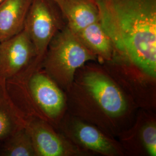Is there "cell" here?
Wrapping results in <instances>:
<instances>
[{
	"label": "cell",
	"instance_id": "6da1fadb",
	"mask_svg": "<svg viewBox=\"0 0 156 156\" xmlns=\"http://www.w3.org/2000/svg\"><path fill=\"white\" fill-rule=\"evenodd\" d=\"M114 55L156 76V0H92Z\"/></svg>",
	"mask_w": 156,
	"mask_h": 156
},
{
	"label": "cell",
	"instance_id": "7a4b0ae2",
	"mask_svg": "<svg viewBox=\"0 0 156 156\" xmlns=\"http://www.w3.org/2000/svg\"><path fill=\"white\" fill-rule=\"evenodd\" d=\"M96 57L66 24L51 39L42 60L45 73L58 86L67 87L76 71Z\"/></svg>",
	"mask_w": 156,
	"mask_h": 156
},
{
	"label": "cell",
	"instance_id": "3957f363",
	"mask_svg": "<svg viewBox=\"0 0 156 156\" xmlns=\"http://www.w3.org/2000/svg\"><path fill=\"white\" fill-rule=\"evenodd\" d=\"M66 24L62 11L53 0H32L24 30L35 47L36 62L43 60L51 39Z\"/></svg>",
	"mask_w": 156,
	"mask_h": 156
},
{
	"label": "cell",
	"instance_id": "277c9868",
	"mask_svg": "<svg viewBox=\"0 0 156 156\" xmlns=\"http://www.w3.org/2000/svg\"><path fill=\"white\" fill-rule=\"evenodd\" d=\"M36 58L35 47L24 29L0 42V79L6 81L15 78Z\"/></svg>",
	"mask_w": 156,
	"mask_h": 156
},
{
	"label": "cell",
	"instance_id": "5b68a950",
	"mask_svg": "<svg viewBox=\"0 0 156 156\" xmlns=\"http://www.w3.org/2000/svg\"><path fill=\"white\" fill-rule=\"evenodd\" d=\"M83 83L106 115L118 117L126 111L127 104L122 91L106 75L97 71L89 72L84 75Z\"/></svg>",
	"mask_w": 156,
	"mask_h": 156
},
{
	"label": "cell",
	"instance_id": "8992f818",
	"mask_svg": "<svg viewBox=\"0 0 156 156\" xmlns=\"http://www.w3.org/2000/svg\"><path fill=\"white\" fill-rule=\"evenodd\" d=\"M30 95L46 117L55 119L65 106V98L58 85L44 71H37L28 82Z\"/></svg>",
	"mask_w": 156,
	"mask_h": 156
},
{
	"label": "cell",
	"instance_id": "52a82bcc",
	"mask_svg": "<svg viewBox=\"0 0 156 156\" xmlns=\"http://www.w3.org/2000/svg\"><path fill=\"white\" fill-rule=\"evenodd\" d=\"M25 126L31 138L36 156H68L80 154L44 121L39 119L26 121Z\"/></svg>",
	"mask_w": 156,
	"mask_h": 156
},
{
	"label": "cell",
	"instance_id": "ba28073f",
	"mask_svg": "<svg viewBox=\"0 0 156 156\" xmlns=\"http://www.w3.org/2000/svg\"><path fill=\"white\" fill-rule=\"evenodd\" d=\"M69 133L72 138L85 149L106 156L119 153L116 144L97 128L87 123L78 120L73 122Z\"/></svg>",
	"mask_w": 156,
	"mask_h": 156
},
{
	"label": "cell",
	"instance_id": "9c48e42d",
	"mask_svg": "<svg viewBox=\"0 0 156 156\" xmlns=\"http://www.w3.org/2000/svg\"><path fill=\"white\" fill-rule=\"evenodd\" d=\"M32 0L0 1V42L22 31Z\"/></svg>",
	"mask_w": 156,
	"mask_h": 156
},
{
	"label": "cell",
	"instance_id": "30bf717a",
	"mask_svg": "<svg viewBox=\"0 0 156 156\" xmlns=\"http://www.w3.org/2000/svg\"><path fill=\"white\" fill-rule=\"evenodd\" d=\"M61 11L74 33L99 22L98 9L92 0H63Z\"/></svg>",
	"mask_w": 156,
	"mask_h": 156
},
{
	"label": "cell",
	"instance_id": "8fae6325",
	"mask_svg": "<svg viewBox=\"0 0 156 156\" xmlns=\"http://www.w3.org/2000/svg\"><path fill=\"white\" fill-rule=\"evenodd\" d=\"M6 81L0 79V142L26 125L24 119L12 101L6 89Z\"/></svg>",
	"mask_w": 156,
	"mask_h": 156
},
{
	"label": "cell",
	"instance_id": "7c38bea8",
	"mask_svg": "<svg viewBox=\"0 0 156 156\" xmlns=\"http://www.w3.org/2000/svg\"><path fill=\"white\" fill-rule=\"evenodd\" d=\"M95 56L110 60L114 56V49L111 39L99 22L93 23L75 33Z\"/></svg>",
	"mask_w": 156,
	"mask_h": 156
},
{
	"label": "cell",
	"instance_id": "4fadbf2b",
	"mask_svg": "<svg viewBox=\"0 0 156 156\" xmlns=\"http://www.w3.org/2000/svg\"><path fill=\"white\" fill-rule=\"evenodd\" d=\"M1 142L0 156H36L33 141L25 126Z\"/></svg>",
	"mask_w": 156,
	"mask_h": 156
},
{
	"label": "cell",
	"instance_id": "5bb4252c",
	"mask_svg": "<svg viewBox=\"0 0 156 156\" xmlns=\"http://www.w3.org/2000/svg\"><path fill=\"white\" fill-rule=\"evenodd\" d=\"M140 140L146 152L156 156V126L154 122L146 124L140 132Z\"/></svg>",
	"mask_w": 156,
	"mask_h": 156
},
{
	"label": "cell",
	"instance_id": "9a60e30c",
	"mask_svg": "<svg viewBox=\"0 0 156 156\" xmlns=\"http://www.w3.org/2000/svg\"><path fill=\"white\" fill-rule=\"evenodd\" d=\"M56 4L59 6L60 10L62 9V3H63V0H53Z\"/></svg>",
	"mask_w": 156,
	"mask_h": 156
},
{
	"label": "cell",
	"instance_id": "2e32d148",
	"mask_svg": "<svg viewBox=\"0 0 156 156\" xmlns=\"http://www.w3.org/2000/svg\"><path fill=\"white\" fill-rule=\"evenodd\" d=\"M0 143H1V142H0Z\"/></svg>",
	"mask_w": 156,
	"mask_h": 156
},
{
	"label": "cell",
	"instance_id": "e0dca14e",
	"mask_svg": "<svg viewBox=\"0 0 156 156\" xmlns=\"http://www.w3.org/2000/svg\"><path fill=\"white\" fill-rule=\"evenodd\" d=\"M0 1H1V0H0Z\"/></svg>",
	"mask_w": 156,
	"mask_h": 156
}]
</instances>
